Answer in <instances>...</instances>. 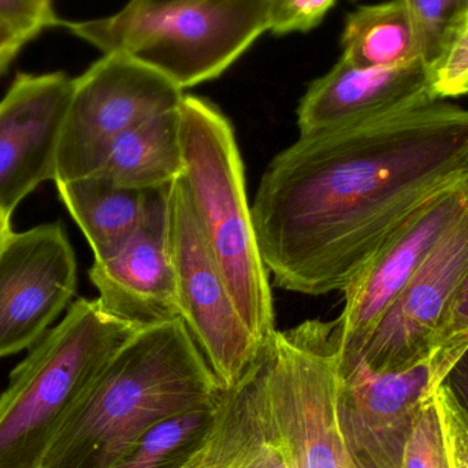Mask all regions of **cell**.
<instances>
[{
    "mask_svg": "<svg viewBox=\"0 0 468 468\" xmlns=\"http://www.w3.org/2000/svg\"><path fill=\"white\" fill-rule=\"evenodd\" d=\"M194 2V0H129L133 7H155V5H176V3Z\"/></svg>",
    "mask_w": 468,
    "mask_h": 468,
    "instance_id": "30",
    "label": "cell"
},
{
    "mask_svg": "<svg viewBox=\"0 0 468 468\" xmlns=\"http://www.w3.org/2000/svg\"><path fill=\"white\" fill-rule=\"evenodd\" d=\"M456 360L436 351L407 370L376 373L337 356L338 425L357 468H401L415 422Z\"/></svg>",
    "mask_w": 468,
    "mask_h": 468,
    "instance_id": "9",
    "label": "cell"
},
{
    "mask_svg": "<svg viewBox=\"0 0 468 468\" xmlns=\"http://www.w3.org/2000/svg\"><path fill=\"white\" fill-rule=\"evenodd\" d=\"M261 360L225 389L207 436L177 468H286L261 415Z\"/></svg>",
    "mask_w": 468,
    "mask_h": 468,
    "instance_id": "16",
    "label": "cell"
},
{
    "mask_svg": "<svg viewBox=\"0 0 468 468\" xmlns=\"http://www.w3.org/2000/svg\"><path fill=\"white\" fill-rule=\"evenodd\" d=\"M180 125L183 178L200 227L248 329L266 346L277 330L270 272L259 250L232 123L207 99L184 95Z\"/></svg>",
    "mask_w": 468,
    "mask_h": 468,
    "instance_id": "4",
    "label": "cell"
},
{
    "mask_svg": "<svg viewBox=\"0 0 468 468\" xmlns=\"http://www.w3.org/2000/svg\"><path fill=\"white\" fill-rule=\"evenodd\" d=\"M170 236L180 315L225 389L239 385L266 346L248 329L200 227L183 176L170 186Z\"/></svg>",
    "mask_w": 468,
    "mask_h": 468,
    "instance_id": "8",
    "label": "cell"
},
{
    "mask_svg": "<svg viewBox=\"0 0 468 468\" xmlns=\"http://www.w3.org/2000/svg\"><path fill=\"white\" fill-rule=\"evenodd\" d=\"M0 18L36 37L44 30L62 25L52 0H0Z\"/></svg>",
    "mask_w": 468,
    "mask_h": 468,
    "instance_id": "26",
    "label": "cell"
},
{
    "mask_svg": "<svg viewBox=\"0 0 468 468\" xmlns=\"http://www.w3.org/2000/svg\"><path fill=\"white\" fill-rule=\"evenodd\" d=\"M440 101L422 59L396 68H356L344 59L308 87L297 109L300 136L401 114Z\"/></svg>",
    "mask_w": 468,
    "mask_h": 468,
    "instance_id": "15",
    "label": "cell"
},
{
    "mask_svg": "<svg viewBox=\"0 0 468 468\" xmlns=\"http://www.w3.org/2000/svg\"><path fill=\"white\" fill-rule=\"evenodd\" d=\"M337 0H270L269 32L282 36L315 29Z\"/></svg>",
    "mask_w": 468,
    "mask_h": 468,
    "instance_id": "24",
    "label": "cell"
},
{
    "mask_svg": "<svg viewBox=\"0 0 468 468\" xmlns=\"http://www.w3.org/2000/svg\"><path fill=\"white\" fill-rule=\"evenodd\" d=\"M437 98H459L468 93V14L458 27L441 57L431 66Z\"/></svg>",
    "mask_w": 468,
    "mask_h": 468,
    "instance_id": "23",
    "label": "cell"
},
{
    "mask_svg": "<svg viewBox=\"0 0 468 468\" xmlns=\"http://www.w3.org/2000/svg\"><path fill=\"white\" fill-rule=\"evenodd\" d=\"M441 387L450 393L468 425V346L442 379Z\"/></svg>",
    "mask_w": 468,
    "mask_h": 468,
    "instance_id": "29",
    "label": "cell"
},
{
    "mask_svg": "<svg viewBox=\"0 0 468 468\" xmlns=\"http://www.w3.org/2000/svg\"><path fill=\"white\" fill-rule=\"evenodd\" d=\"M11 232H13V228H11V218L0 216V247H2L3 241L7 239L8 234Z\"/></svg>",
    "mask_w": 468,
    "mask_h": 468,
    "instance_id": "31",
    "label": "cell"
},
{
    "mask_svg": "<svg viewBox=\"0 0 468 468\" xmlns=\"http://www.w3.org/2000/svg\"><path fill=\"white\" fill-rule=\"evenodd\" d=\"M170 186L150 192L147 213L122 250L88 275L107 311L139 327L181 318L170 236Z\"/></svg>",
    "mask_w": 468,
    "mask_h": 468,
    "instance_id": "14",
    "label": "cell"
},
{
    "mask_svg": "<svg viewBox=\"0 0 468 468\" xmlns=\"http://www.w3.org/2000/svg\"><path fill=\"white\" fill-rule=\"evenodd\" d=\"M76 291V253L59 222L8 234L0 247V357L37 343Z\"/></svg>",
    "mask_w": 468,
    "mask_h": 468,
    "instance_id": "12",
    "label": "cell"
},
{
    "mask_svg": "<svg viewBox=\"0 0 468 468\" xmlns=\"http://www.w3.org/2000/svg\"><path fill=\"white\" fill-rule=\"evenodd\" d=\"M224 390L183 319L142 327L80 399L40 468H112L156 423Z\"/></svg>",
    "mask_w": 468,
    "mask_h": 468,
    "instance_id": "2",
    "label": "cell"
},
{
    "mask_svg": "<svg viewBox=\"0 0 468 468\" xmlns=\"http://www.w3.org/2000/svg\"><path fill=\"white\" fill-rule=\"evenodd\" d=\"M221 398L156 423L112 468L181 466L207 436L216 420L217 407Z\"/></svg>",
    "mask_w": 468,
    "mask_h": 468,
    "instance_id": "20",
    "label": "cell"
},
{
    "mask_svg": "<svg viewBox=\"0 0 468 468\" xmlns=\"http://www.w3.org/2000/svg\"><path fill=\"white\" fill-rule=\"evenodd\" d=\"M467 176L468 110L442 101L300 136L250 206L274 285L343 292L422 203Z\"/></svg>",
    "mask_w": 468,
    "mask_h": 468,
    "instance_id": "1",
    "label": "cell"
},
{
    "mask_svg": "<svg viewBox=\"0 0 468 468\" xmlns=\"http://www.w3.org/2000/svg\"><path fill=\"white\" fill-rule=\"evenodd\" d=\"M184 170L178 107L121 134L90 176L117 188L145 192L172 186Z\"/></svg>",
    "mask_w": 468,
    "mask_h": 468,
    "instance_id": "17",
    "label": "cell"
},
{
    "mask_svg": "<svg viewBox=\"0 0 468 468\" xmlns=\"http://www.w3.org/2000/svg\"><path fill=\"white\" fill-rule=\"evenodd\" d=\"M341 48V59L356 68H396L422 59L411 18L396 0L360 5L349 13Z\"/></svg>",
    "mask_w": 468,
    "mask_h": 468,
    "instance_id": "19",
    "label": "cell"
},
{
    "mask_svg": "<svg viewBox=\"0 0 468 468\" xmlns=\"http://www.w3.org/2000/svg\"><path fill=\"white\" fill-rule=\"evenodd\" d=\"M58 194L92 248L95 261L117 255L147 213L151 191L117 188L95 176L57 184Z\"/></svg>",
    "mask_w": 468,
    "mask_h": 468,
    "instance_id": "18",
    "label": "cell"
},
{
    "mask_svg": "<svg viewBox=\"0 0 468 468\" xmlns=\"http://www.w3.org/2000/svg\"><path fill=\"white\" fill-rule=\"evenodd\" d=\"M349 2L355 3V2H360V0H349Z\"/></svg>",
    "mask_w": 468,
    "mask_h": 468,
    "instance_id": "32",
    "label": "cell"
},
{
    "mask_svg": "<svg viewBox=\"0 0 468 468\" xmlns=\"http://www.w3.org/2000/svg\"><path fill=\"white\" fill-rule=\"evenodd\" d=\"M401 468H450L436 396L412 428L404 447Z\"/></svg>",
    "mask_w": 468,
    "mask_h": 468,
    "instance_id": "22",
    "label": "cell"
},
{
    "mask_svg": "<svg viewBox=\"0 0 468 468\" xmlns=\"http://www.w3.org/2000/svg\"><path fill=\"white\" fill-rule=\"evenodd\" d=\"M183 99L184 90L158 71L121 52L103 54L73 80L54 183L93 175L121 134L178 109Z\"/></svg>",
    "mask_w": 468,
    "mask_h": 468,
    "instance_id": "7",
    "label": "cell"
},
{
    "mask_svg": "<svg viewBox=\"0 0 468 468\" xmlns=\"http://www.w3.org/2000/svg\"><path fill=\"white\" fill-rule=\"evenodd\" d=\"M467 264L468 208L387 308L356 359L348 362L360 360L376 373H396L429 359Z\"/></svg>",
    "mask_w": 468,
    "mask_h": 468,
    "instance_id": "11",
    "label": "cell"
},
{
    "mask_svg": "<svg viewBox=\"0 0 468 468\" xmlns=\"http://www.w3.org/2000/svg\"><path fill=\"white\" fill-rule=\"evenodd\" d=\"M36 38L32 33L19 29L16 25L0 18V77L7 73L19 52Z\"/></svg>",
    "mask_w": 468,
    "mask_h": 468,
    "instance_id": "28",
    "label": "cell"
},
{
    "mask_svg": "<svg viewBox=\"0 0 468 468\" xmlns=\"http://www.w3.org/2000/svg\"><path fill=\"white\" fill-rule=\"evenodd\" d=\"M436 403L444 431L448 467L468 468V425L450 393L440 385Z\"/></svg>",
    "mask_w": 468,
    "mask_h": 468,
    "instance_id": "25",
    "label": "cell"
},
{
    "mask_svg": "<svg viewBox=\"0 0 468 468\" xmlns=\"http://www.w3.org/2000/svg\"><path fill=\"white\" fill-rule=\"evenodd\" d=\"M0 216H2V214H0Z\"/></svg>",
    "mask_w": 468,
    "mask_h": 468,
    "instance_id": "33",
    "label": "cell"
},
{
    "mask_svg": "<svg viewBox=\"0 0 468 468\" xmlns=\"http://www.w3.org/2000/svg\"><path fill=\"white\" fill-rule=\"evenodd\" d=\"M73 80L63 71L18 73L0 101V214L7 218L40 184L55 181Z\"/></svg>",
    "mask_w": 468,
    "mask_h": 468,
    "instance_id": "13",
    "label": "cell"
},
{
    "mask_svg": "<svg viewBox=\"0 0 468 468\" xmlns=\"http://www.w3.org/2000/svg\"><path fill=\"white\" fill-rule=\"evenodd\" d=\"M335 321L275 330L261 360L264 425L286 468H357L337 418Z\"/></svg>",
    "mask_w": 468,
    "mask_h": 468,
    "instance_id": "6",
    "label": "cell"
},
{
    "mask_svg": "<svg viewBox=\"0 0 468 468\" xmlns=\"http://www.w3.org/2000/svg\"><path fill=\"white\" fill-rule=\"evenodd\" d=\"M140 329L99 299L76 300L30 346L0 395V468H40L80 399Z\"/></svg>",
    "mask_w": 468,
    "mask_h": 468,
    "instance_id": "3",
    "label": "cell"
},
{
    "mask_svg": "<svg viewBox=\"0 0 468 468\" xmlns=\"http://www.w3.org/2000/svg\"><path fill=\"white\" fill-rule=\"evenodd\" d=\"M468 208V176L420 206L344 289L335 319L338 360L356 359L377 322Z\"/></svg>",
    "mask_w": 468,
    "mask_h": 468,
    "instance_id": "10",
    "label": "cell"
},
{
    "mask_svg": "<svg viewBox=\"0 0 468 468\" xmlns=\"http://www.w3.org/2000/svg\"><path fill=\"white\" fill-rule=\"evenodd\" d=\"M270 0H194L133 7L90 21H62L103 54L121 52L180 90L218 79L269 32Z\"/></svg>",
    "mask_w": 468,
    "mask_h": 468,
    "instance_id": "5",
    "label": "cell"
},
{
    "mask_svg": "<svg viewBox=\"0 0 468 468\" xmlns=\"http://www.w3.org/2000/svg\"><path fill=\"white\" fill-rule=\"evenodd\" d=\"M414 25L420 58L434 65L468 14V0H396Z\"/></svg>",
    "mask_w": 468,
    "mask_h": 468,
    "instance_id": "21",
    "label": "cell"
},
{
    "mask_svg": "<svg viewBox=\"0 0 468 468\" xmlns=\"http://www.w3.org/2000/svg\"><path fill=\"white\" fill-rule=\"evenodd\" d=\"M468 346V264L440 333L436 351L458 359Z\"/></svg>",
    "mask_w": 468,
    "mask_h": 468,
    "instance_id": "27",
    "label": "cell"
}]
</instances>
